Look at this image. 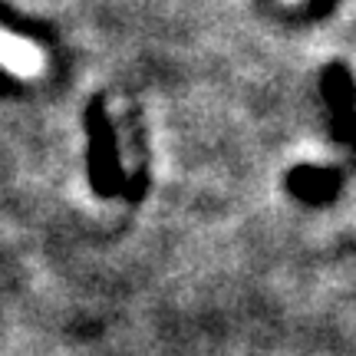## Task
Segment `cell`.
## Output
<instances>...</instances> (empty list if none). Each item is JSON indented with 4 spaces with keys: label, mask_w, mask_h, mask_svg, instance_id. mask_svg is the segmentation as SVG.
I'll return each instance as SVG.
<instances>
[{
    "label": "cell",
    "mask_w": 356,
    "mask_h": 356,
    "mask_svg": "<svg viewBox=\"0 0 356 356\" xmlns=\"http://www.w3.org/2000/svg\"><path fill=\"white\" fill-rule=\"evenodd\" d=\"M0 66H7L10 73H20V76H37L43 70V53L33 43L0 30Z\"/></svg>",
    "instance_id": "6da1fadb"
}]
</instances>
